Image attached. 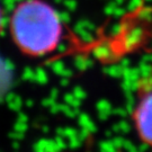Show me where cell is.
Listing matches in <instances>:
<instances>
[{
    "instance_id": "obj_3",
    "label": "cell",
    "mask_w": 152,
    "mask_h": 152,
    "mask_svg": "<svg viewBox=\"0 0 152 152\" xmlns=\"http://www.w3.org/2000/svg\"><path fill=\"white\" fill-rule=\"evenodd\" d=\"M2 26H4V12H2V9L0 7V32L2 31Z\"/></svg>"
},
{
    "instance_id": "obj_1",
    "label": "cell",
    "mask_w": 152,
    "mask_h": 152,
    "mask_svg": "<svg viewBox=\"0 0 152 152\" xmlns=\"http://www.w3.org/2000/svg\"><path fill=\"white\" fill-rule=\"evenodd\" d=\"M12 42L25 55L45 56L58 50L64 38L60 14L44 0H24L9 20Z\"/></svg>"
},
{
    "instance_id": "obj_2",
    "label": "cell",
    "mask_w": 152,
    "mask_h": 152,
    "mask_svg": "<svg viewBox=\"0 0 152 152\" xmlns=\"http://www.w3.org/2000/svg\"><path fill=\"white\" fill-rule=\"evenodd\" d=\"M131 118L139 140L152 148V68L136 81Z\"/></svg>"
}]
</instances>
